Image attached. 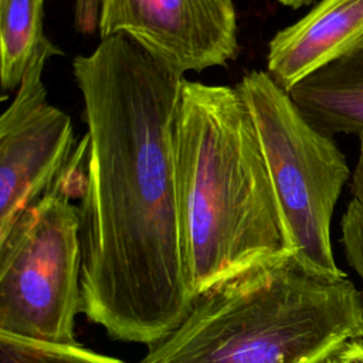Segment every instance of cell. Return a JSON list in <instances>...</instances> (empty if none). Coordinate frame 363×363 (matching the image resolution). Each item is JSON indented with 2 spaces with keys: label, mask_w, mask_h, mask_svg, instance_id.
<instances>
[{
  "label": "cell",
  "mask_w": 363,
  "mask_h": 363,
  "mask_svg": "<svg viewBox=\"0 0 363 363\" xmlns=\"http://www.w3.org/2000/svg\"><path fill=\"white\" fill-rule=\"evenodd\" d=\"M98 33L128 37L180 77L225 67L240 50L234 0H101Z\"/></svg>",
  "instance_id": "obj_7"
},
{
  "label": "cell",
  "mask_w": 363,
  "mask_h": 363,
  "mask_svg": "<svg viewBox=\"0 0 363 363\" xmlns=\"http://www.w3.org/2000/svg\"><path fill=\"white\" fill-rule=\"evenodd\" d=\"M174 180L196 296L294 257L257 129L237 86L183 78Z\"/></svg>",
  "instance_id": "obj_2"
},
{
  "label": "cell",
  "mask_w": 363,
  "mask_h": 363,
  "mask_svg": "<svg viewBox=\"0 0 363 363\" xmlns=\"http://www.w3.org/2000/svg\"><path fill=\"white\" fill-rule=\"evenodd\" d=\"M323 363H335V362H333L332 359H328V360H326V362H323Z\"/></svg>",
  "instance_id": "obj_17"
},
{
  "label": "cell",
  "mask_w": 363,
  "mask_h": 363,
  "mask_svg": "<svg viewBox=\"0 0 363 363\" xmlns=\"http://www.w3.org/2000/svg\"><path fill=\"white\" fill-rule=\"evenodd\" d=\"M288 94L320 132L363 136V45L308 75Z\"/></svg>",
  "instance_id": "obj_9"
},
{
  "label": "cell",
  "mask_w": 363,
  "mask_h": 363,
  "mask_svg": "<svg viewBox=\"0 0 363 363\" xmlns=\"http://www.w3.org/2000/svg\"><path fill=\"white\" fill-rule=\"evenodd\" d=\"M0 363H125L82 345L52 346L0 336Z\"/></svg>",
  "instance_id": "obj_11"
},
{
  "label": "cell",
  "mask_w": 363,
  "mask_h": 363,
  "mask_svg": "<svg viewBox=\"0 0 363 363\" xmlns=\"http://www.w3.org/2000/svg\"><path fill=\"white\" fill-rule=\"evenodd\" d=\"M45 0H0V84L17 89L43 45Z\"/></svg>",
  "instance_id": "obj_10"
},
{
  "label": "cell",
  "mask_w": 363,
  "mask_h": 363,
  "mask_svg": "<svg viewBox=\"0 0 363 363\" xmlns=\"http://www.w3.org/2000/svg\"><path fill=\"white\" fill-rule=\"evenodd\" d=\"M335 363H363V337L347 342L335 356Z\"/></svg>",
  "instance_id": "obj_14"
},
{
  "label": "cell",
  "mask_w": 363,
  "mask_h": 363,
  "mask_svg": "<svg viewBox=\"0 0 363 363\" xmlns=\"http://www.w3.org/2000/svg\"><path fill=\"white\" fill-rule=\"evenodd\" d=\"M101 0H75L74 27L81 34L98 31Z\"/></svg>",
  "instance_id": "obj_13"
},
{
  "label": "cell",
  "mask_w": 363,
  "mask_h": 363,
  "mask_svg": "<svg viewBox=\"0 0 363 363\" xmlns=\"http://www.w3.org/2000/svg\"><path fill=\"white\" fill-rule=\"evenodd\" d=\"M282 6L285 7H289V9H294V10H298L303 6H309L313 0H278Z\"/></svg>",
  "instance_id": "obj_16"
},
{
  "label": "cell",
  "mask_w": 363,
  "mask_h": 363,
  "mask_svg": "<svg viewBox=\"0 0 363 363\" xmlns=\"http://www.w3.org/2000/svg\"><path fill=\"white\" fill-rule=\"evenodd\" d=\"M84 101L81 298L115 340L153 346L196 298L174 180V119L184 77L125 35L72 61Z\"/></svg>",
  "instance_id": "obj_1"
},
{
  "label": "cell",
  "mask_w": 363,
  "mask_h": 363,
  "mask_svg": "<svg viewBox=\"0 0 363 363\" xmlns=\"http://www.w3.org/2000/svg\"><path fill=\"white\" fill-rule=\"evenodd\" d=\"M362 337L363 295L347 275L289 257L199 294L136 363H323Z\"/></svg>",
  "instance_id": "obj_3"
},
{
  "label": "cell",
  "mask_w": 363,
  "mask_h": 363,
  "mask_svg": "<svg viewBox=\"0 0 363 363\" xmlns=\"http://www.w3.org/2000/svg\"><path fill=\"white\" fill-rule=\"evenodd\" d=\"M359 157L352 173V186L350 191L354 199L363 204V136H359Z\"/></svg>",
  "instance_id": "obj_15"
},
{
  "label": "cell",
  "mask_w": 363,
  "mask_h": 363,
  "mask_svg": "<svg viewBox=\"0 0 363 363\" xmlns=\"http://www.w3.org/2000/svg\"><path fill=\"white\" fill-rule=\"evenodd\" d=\"M340 230L346 259L363 279V204L354 197L342 216Z\"/></svg>",
  "instance_id": "obj_12"
},
{
  "label": "cell",
  "mask_w": 363,
  "mask_h": 363,
  "mask_svg": "<svg viewBox=\"0 0 363 363\" xmlns=\"http://www.w3.org/2000/svg\"><path fill=\"white\" fill-rule=\"evenodd\" d=\"M48 40L0 116V238L55 182L74 146L71 118L50 104L43 71L62 55Z\"/></svg>",
  "instance_id": "obj_6"
},
{
  "label": "cell",
  "mask_w": 363,
  "mask_h": 363,
  "mask_svg": "<svg viewBox=\"0 0 363 363\" xmlns=\"http://www.w3.org/2000/svg\"><path fill=\"white\" fill-rule=\"evenodd\" d=\"M363 45V0H320L268 43L267 72L285 91Z\"/></svg>",
  "instance_id": "obj_8"
},
{
  "label": "cell",
  "mask_w": 363,
  "mask_h": 363,
  "mask_svg": "<svg viewBox=\"0 0 363 363\" xmlns=\"http://www.w3.org/2000/svg\"><path fill=\"white\" fill-rule=\"evenodd\" d=\"M84 136L52 186L0 238V336L75 346L81 298Z\"/></svg>",
  "instance_id": "obj_4"
},
{
  "label": "cell",
  "mask_w": 363,
  "mask_h": 363,
  "mask_svg": "<svg viewBox=\"0 0 363 363\" xmlns=\"http://www.w3.org/2000/svg\"><path fill=\"white\" fill-rule=\"evenodd\" d=\"M235 86L251 112L294 258L318 274L345 275L333 257L330 221L352 176L346 156L267 71H248Z\"/></svg>",
  "instance_id": "obj_5"
}]
</instances>
